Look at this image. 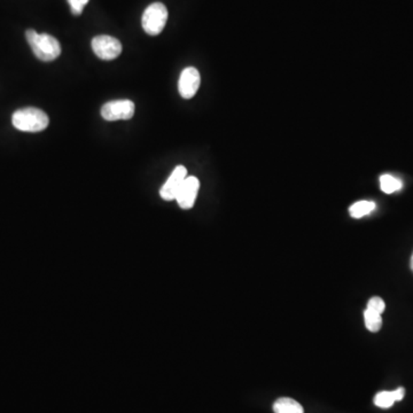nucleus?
<instances>
[{
  "instance_id": "2eb2a0df",
  "label": "nucleus",
  "mask_w": 413,
  "mask_h": 413,
  "mask_svg": "<svg viewBox=\"0 0 413 413\" xmlns=\"http://www.w3.org/2000/svg\"><path fill=\"white\" fill-rule=\"evenodd\" d=\"M69 4V6H70V11H72V14L76 16L81 15L83 11H84V7L88 5V1L90 0H67Z\"/></svg>"
},
{
  "instance_id": "6e6552de",
  "label": "nucleus",
  "mask_w": 413,
  "mask_h": 413,
  "mask_svg": "<svg viewBox=\"0 0 413 413\" xmlns=\"http://www.w3.org/2000/svg\"><path fill=\"white\" fill-rule=\"evenodd\" d=\"M199 188H200V182L197 177L195 176L186 177L182 188L179 190L178 195L176 197V201L182 209H191L195 206Z\"/></svg>"
},
{
  "instance_id": "f8f14e48",
  "label": "nucleus",
  "mask_w": 413,
  "mask_h": 413,
  "mask_svg": "<svg viewBox=\"0 0 413 413\" xmlns=\"http://www.w3.org/2000/svg\"><path fill=\"white\" fill-rule=\"evenodd\" d=\"M380 188L386 195H391V193L400 191L403 188V183L398 177L385 173L380 177Z\"/></svg>"
},
{
  "instance_id": "9d476101",
  "label": "nucleus",
  "mask_w": 413,
  "mask_h": 413,
  "mask_svg": "<svg viewBox=\"0 0 413 413\" xmlns=\"http://www.w3.org/2000/svg\"><path fill=\"white\" fill-rule=\"evenodd\" d=\"M275 413H304V409L299 402L293 398H279L273 404Z\"/></svg>"
},
{
  "instance_id": "7ed1b4c3",
  "label": "nucleus",
  "mask_w": 413,
  "mask_h": 413,
  "mask_svg": "<svg viewBox=\"0 0 413 413\" xmlns=\"http://www.w3.org/2000/svg\"><path fill=\"white\" fill-rule=\"evenodd\" d=\"M168 20V10L162 3L150 4L144 11L141 18V25L146 34L157 36L162 32Z\"/></svg>"
},
{
  "instance_id": "4468645a",
  "label": "nucleus",
  "mask_w": 413,
  "mask_h": 413,
  "mask_svg": "<svg viewBox=\"0 0 413 413\" xmlns=\"http://www.w3.org/2000/svg\"><path fill=\"white\" fill-rule=\"evenodd\" d=\"M367 309L372 310V311H376V313L382 315V313H383L386 309L385 301L382 300L381 298H379V296H374V298L369 299V302H367Z\"/></svg>"
},
{
  "instance_id": "423d86ee",
  "label": "nucleus",
  "mask_w": 413,
  "mask_h": 413,
  "mask_svg": "<svg viewBox=\"0 0 413 413\" xmlns=\"http://www.w3.org/2000/svg\"><path fill=\"white\" fill-rule=\"evenodd\" d=\"M188 177V170L184 166H176L169 178L163 184L160 190V195L163 200L173 201L182 188L183 183Z\"/></svg>"
},
{
  "instance_id": "9b49d317",
  "label": "nucleus",
  "mask_w": 413,
  "mask_h": 413,
  "mask_svg": "<svg viewBox=\"0 0 413 413\" xmlns=\"http://www.w3.org/2000/svg\"><path fill=\"white\" fill-rule=\"evenodd\" d=\"M376 204L373 201L362 200L357 201L349 208V214L353 218H362L372 213L376 209Z\"/></svg>"
},
{
  "instance_id": "1a4fd4ad",
  "label": "nucleus",
  "mask_w": 413,
  "mask_h": 413,
  "mask_svg": "<svg viewBox=\"0 0 413 413\" xmlns=\"http://www.w3.org/2000/svg\"><path fill=\"white\" fill-rule=\"evenodd\" d=\"M405 396V389L403 387L393 391H380L374 396V404L381 409H389L394 405L395 402H400Z\"/></svg>"
},
{
  "instance_id": "0eeeda50",
  "label": "nucleus",
  "mask_w": 413,
  "mask_h": 413,
  "mask_svg": "<svg viewBox=\"0 0 413 413\" xmlns=\"http://www.w3.org/2000/svg\"><path fill=\"white\" fill-rule=\"evenodd\" d=\"M201 77L197 69L195 67H188L183 70L179 77V93L184 99H191L197 94L200 86Z\"/></svg>"
},
{
  "instance_id": "20e7f679",
  "label": "nucleus",
  "mask_w": 413,
  "mask_h": 413,
  "mask_svg": "<svg viewBox=\"0 0 413 413\" xmlns=\"http://www.w3.org/2000/svg\"><path fill=\"white\" fill-rule=\"evenodd\" d=\"M92 50L98 58L110 61L119 58V54L122 53V44L115 37L100 34L92 39Z\"/></svg>"
},
{
  "instance_id": "dca6fc26",
  "label": "nucleus",
  "mask_w": 413,
  "mask_h": 413,
  "mask_svg": "<svg viewBox=\"0 0 413 413\" xmlns=\"http://www.w3.org/2000/svg\"><path fill=\"white\" fill-rule=\"evenodd\" d=\"M411 270H412V273H413V254H412V256H411Z\"/></svg>"
},
{
  "instance_id": "f03ea898",
  "label": "nucleus",
  "mask_w": 413,
  "mask_h": 413,
  "mask_svg": "<svg viewBox=\"0 0 413 413\" xmlns=\"http://www.w3.org/2000/svg\"><path fill=\"white\" fill-rule=\"evenodd\" d=\"M12 123L20 131L41 132L48 126L50 119L45 112L34 107L16 110L13 114Z\"/></svg>"
},
{
  "instance_id": "39448f33",
  "label": "nucleus",
  "mask_w": 413,
  "mask_h": 413,
  "mask_svg": "<svg viewBox=\"0 0 413 413\" xmlns=\"http://www.w3.org/2000/svg\"><path fill=\"white\" fill-rule=\"evenodd\" d=\"M136 106L131 100H114L105 103L101 108L103 119L113 122L119 119H130L135 115Z\"/></svg>"
},
{
  "instance_id": "f257e3e1",
  "label": "nucleus",
  "mask_w": 413,
  "mask_h": 413,
  "mask_svg": "<svg viewBox=\"0 0 413 413\" xmlns=\"http://www.w3.org/2000/svg\"><path fill=\"white\" fill-rule=\"evenodd\" d=\"M25 38L34 55L41 61L51 63L60 57L61 45L53 36L48 34H38L32 29H29L25 32Z\"/></svg>"
},
{
  "instance_id": "ddd939ff",
  "label": "nucleus",
  "mask_w": 413,
  "mask_h": 413,
  "mask_svg": "<svg viewBox=\"0 0 413 413\" xmlns=\"http://www.w3.org/2000/svg\"><path fill=\"white\" fill-rule=\"evenodd\" d=\"M364 320L369 332L376 333L381 329L382 318L380 313L367 309L364 311Z\"/></svg>"
}]
</instances>
